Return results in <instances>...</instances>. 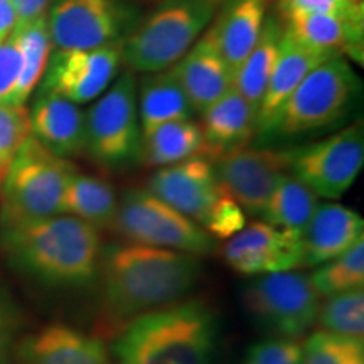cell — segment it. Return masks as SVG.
<instances>
[{
	"mask_svg": "<svg viewBox=\"0 0 364 364\" xmlns=\"http://www.w3.org/2000/svg\"><path fill=\"white\" fill-rule=\"evenodd\" d=\"M203 275L199 257L144 245H108L98 267L102 327L115 336L134 318L188 295Z\"/></svg>",
	"mask_w": 364,
	"mask_h": 364,
	"instance_id": "1",
	"label": "cell"
},
{
	"mask_svg": "<svg viewBox=\"0 0 364 364\" xmlns=\"http://www.w3.org/2000/svg\"><path fill=\"white\" fill-rule=\"evenodd\" d=\"M0 248L9 263L39 284L78 289L97 279L103 243L97 228L70 215L2 220Z\"/></svg>",
	"mask_w": 364,
	"mask_h": 364,
	"instance_id": "2",
	"label": "cell"
},
{
	"mask_svg": "<svg viewBox=\"0 0 364 364\" xmlns=\"http://www.w3.org/2000/svg\"><path fill=\"white\" fill-rule=\"evenodd\" d=\"M216 312L204 300H179L134 318L113 336V364H209L216 353Z\"/></svg>",
	"mask_w": 364,
	"mask_h": 364,
	"instance_id": "3",
	"label": "cell"
},
{
	"mask_svg": "<svg viewBox=\"0 0 364 364\" xmlns=\"http://www.w3.org/2000/svg\"><path fill=\"white\" fill-rule=\"evenodd\" d=\"M216 9L218 0H166L125 36L122 63L139 73L174 66L208 29Z\"/></svg>",
	"mask_w": 364,
	"mask_h": 364,
	"instance_id": "4",
	"label": "cell"
},
{
	"mask_svg": "<svg viewBox=\"0 0 364 364\" xmlns=\"http://www.w3.org/2000/svg\"><path fill=\"white\" fill-rule=\"evenodd\" d=\"M75 174L70 159L58 157L31 135L0 186V218L39 220L63 215L66 186Z\"/></svg>",
	"mask_w": 364,
	"mask_h": 364,
	"instance_id": "5",
	"label": "cell"
},
{
	"mask_svg": "<svg viewBox=\"0 0 364 364\" xmlns=\"http://www.w3.org/2000/svg\"><path fill=\"white\" fill-rule=\"evenodd\" d=\"M358 88L356 73L344 58L327 59L285 100L267 136L290 139L331 127L349 112Z\"/></svg>",
	"mask_w": 364,
	"mask_h": 364,
	"instance_id": "6",
	"label": "cell"
},
{
	"mask_svg": "<svg viewBox=\"0 0 364 364\" xmlns=\"http://www.w3.org/2000/svg\"><path fill=\"white\" fill-rule=\"evenodd\" d=\"M85 154L100 167L115 172L130 169L140 162L142 129L134 71L122 73L107 93L85 113Z\"/></svg>",
	"mask_w": 364,
	"mask_h": 364,
	"instance_id": "7",
	"label": "cell"
},
{
	"mask_svg": "<svg viewBox=\"0 0 364 364\" xmlns=\"http://www.w3.org/2000/svg\"><path fill=\"white\" fill-rule=\"evenodd\" d=\"M110 230L127 243L174 250L204 257L216 250V240L147 189L125 191Z\"/></svg>",
	"mask_w": 364,
	"mask_h": 364,
	"instance_id": "8",
	"label": "cell"
},
{
	"mask_svg": "<svg viewBox=\"0 0 364 364\" xmlns=\"http://www.w3.org/2000/svg\"><path fill=\"white\" fill-rule=\"evenodd\" d=\"M250 316L267 332L279 338H302L317 322L321 295L311 275L304 272L267 273L243 292Z\"/></svg>",
	"mask_w": 364,
	"mask_h": 364,
	"instance_id": "9",
	"label": "cell"
},
{
	"mask_svg": "<svg viewBox=\"0 0 364 364\" xmlns=\"http://www.w3.org/2000/svg\"><path fill=\"white\" fill-rule=\"evenodd\" d=\"M363 166L364 132L361 122H356L324 140L290 150L289 172L321 198L339 199L358 179Z\"/></svg>",
	"mask_w": 364,
	"mask_h": 364,
	"instance_id": "10",
	"label": "cell"
},
{
	"mask_svg": "<svg viewBox=\"0 0 364 364\" xmlns=\"http://www.w3.org/2000/svg\"><path fill=\"white\" fill-rule=\"evenodd\" d=\"M48 29L54 49L86 51L125 39L129 11L120 0H54Z\"/></svg>",
	"mask_w": 364,
	"mask_h": 364,
	"instance_id": "11",
	"label": "cell"
},
{
	"mask_svg": "<svg viewBox=\"0 0 364 364\" xmlns=\"http://www.w3.org/2000/svg\"><path fill=\"white\" fill-rule=\"evenodd\" d=\"M218 182L245 213L263 216L277 182L290 169V150L245 147L216 159Z\"/></svg>",
	"mask_w": 364,
	"mask_h": 364,
	"instance_id": "12",
	"label": "cell"
},
{
	"mask_svg": "<svg viewBox=\"0 0 364 364\" xmlns=\"http://www.w3.org/2000/svg\"><path fill=\"white\" fill-rule=\"evenodd\" d=\"M124 41L86 51H59L49 56L39 91L80 105L100 97L115 78Z\"/></svg>",
	"mask_w": 364,
	"mask_h": 364,
	"instance_id": "13",
	"label": "cell"
},
{
	"mask_svg": "<svg viewBox=\"0 0 364 364\" xmlns=\"http://www.w3.org/2000/svg\"><path fill=\"white\" fill-rule=\"evenodd\" d=\"M221 255L231 270L245 277L302 268L300 235L263 221L252 223L228 238Z\"/></svg>",
	"mask_w": 364,
	"mask_h": 364,
	"instance_id": "14",
	"label": "cell"
},
{
	"mask_svg": "<svg viewBox=\"0 0 364 364\" xmlns=\"http://www.w3.org/2000/svg\"><path fill=\"white\" fill-rule=\"evenodd\" d=\"M147 191L201 228L225 193L215 164L204 156L161 167L149 179Z\"/></svg>",
	"mask_w": 364,
	"mask_h": 364,
	"instance_id": "15",
	"label": "cell"
},
{
	"mask_svg": "<svg viewBox=\"0 0 364 364\" xmlns=\"http://www.w3.org/2000/svg\"><path fill=\"white\" fill-rule=\"evenodd\" d=\"M364 221L353 209L338 203L317 204L300 235L302 267H318L351 250L363 240Z\"/></svg>",
	"mask_w": 364,
	"mask_h": 364,
	"instance_id": "16",
	"label": "cell"
},
{
	"mask_svg": "<svg viewBox=\"0 0 364 364\" xmlns=\"http://www.w3.org/2000/svg\"><path fill=\"white\" fill-rule=\"evenodd\" d=\"M172 70L198 113L208 110L233 85V73L218 51L209 29L204 31Z\"/></svg>",
	"mask_w": 364,
	"mask_h": 364,
	"instance_id": "17",
	"label": "cell"
},
{
	"mask_svg": "<svg viewBox=\"0 0 364 364\" xmlns=\"http://www.w3.org/2000/svg\"><path fill=\"white\" fill-rule=\"evenodd\" d=\"M31 135L58 157L75 159L85 154V113L76 103L39 91L29 112Z\"/></svg>",
	"mask_w": 364,
	"mask_h": 364,
	"instance_id": "18",
	"label": "cell"
},
{
	"mask_svg": "<svg viewBox=\"0 0 364 364\" xmlns=\"http://www.w3.org/2000/svg\"><path fill=\"white\" fill-rule=\"evenodd\" d=\"M279 14L284 31L302 44L332 58H343L346 54L363 63L364 24L295 7H279Z\"/></svg>",
	"mask_w": 364,
	"mask_h": 364,
	"instance_id": "19",
	"label": "cell"
},
{
	"mask_svg": "<svg viewBox=\"0 0 364 364\" xmlns=\"http://www.w3.org/2000/svg\"><path fill=\"white\" fill-rule=\"evenodd\" d=\"M327 59H332V56L309 48V46L295 39L292 34L284 31L280 39L279 58L273 66L272 76L268 80L265 93H263L257 112L258 136H267L273 118L279 113L285 100L294 93L300 81L306 78L314 68L322 65Z\"/></svg>",
	"mask_w": 364,
	"mask_h": 364,
	"instance_id": "20",
	"label": "cell"
},
{
	"mask_svg": "<svg viewBox=\"0 0 364 364\" xmlns=\"http://www.w3.org/2000/svg\"><path fill=\"white\" fill-rule=\"evenodd\" d=\"M21 358L24 364H113L102 338L65 324L46 326L27 338Z\"/></svg>",
	"mask_w": 364,
	"mask_h": 364,
	"instance_id": "21",
	"label": "cell"
},
{
	"mask_svg": "<svg viewBox=\"0 0 364 364\" xmlns=\"http://www.w3.org/2000/svg\"><path fill=\"white\" fill-rule=\"evenodd\" d=\"M201 115L204 157L213 162L226 152L248 145L257 135V113L235 85Z\"/></svg>",
	"mask_w": 364,
	"mask_h": 364,
	"instance_id": "22",
	"label": "cell"
},
{
	"mask_svg": "<svg viewBox=\"0 0 364 364\" xmlns=\"http://www.w3.org/2000/svg\"><path fill=\"white\" fill-rule=\"evenodd\" d=\"M265 19L267 0H230L209 27L233 78L260 38Z\"/></svg>",
	"mask_w": 364,
	"mask_h": 364,
	"instance_id": "23",
	"label": "cell"
},
{
	"mask_svg": "<svg viewBox=\"0 0 364 364\" xmlns=\"http://www.w3.org/2000/svg\"><path fill=\"white\" fill-rule=\"evenodd\" d=\"M136 108L142 136L169 122L193 120L196 113L172 66L142 81L136 88Z\"/></svg>",
	"mask_w": 364,
	"mask_h": 364,
	"instance_id": "24",
	"label": "cell"
},
{
	"mask_svg": "<svg viewBox=\"0 0 364 364\" xmlns=\"http://www.w3.org/2000/svg\"><path fill=\"white\" fill-rule=\"evenodd\" d=\"M196 156H204V136L194 120L169 122L142 136L140 164L145 167H167Z\"/></svg>",
	"mask_w": 364,
	"mask_h": 364,
	"instance_id": "25",
	"label": "cell"
},
{
	"mask_svg": "<svg viewBox=\"0 0 364 364\" xmlns=\"http://www.w3.org/2000/svg\"><path fill=\"white\" fill-rule=\"evenodd\" d=\"M117 206V193L110 182L78 172L68 182L63 198V215L78 218L98 231L110 230Z\"/></svg>",
	"mask_w": 364,
	"mask_h": 364,
	"instance_id": "26",
	"label": "cell"
},
{
	"mask_svg": "<svg viewBox=\"0 0 364 364\" xmlns=\"http://www.w3.org/2000/svg\"><path fill=\"white\" fill-rule=\"evenodd\" d=\"M282 34H284V27L277 21V17H267L257 44L240 66V70L235 73V88L247 100L255 113L258 112L273 66L279 58Z\"/></svg>",
	"mask_w": 364,
	"mask_h": 364,
	"instance_id": "27",
	"label": "cell"
},
{
	"mask_svg": "<svg viewBox=\"0 0 364 364\" xmlns=\"http://www.w3.org/2000/svg\"><path fill=\"white\" fill-rule=\"evenodd\" d=\"M318 196L290 172L277 182L268 199L263 218L268 225L302 235L317 208Z\"/></svg>",
	"mask_w": 364,
	"mask_h": 364,
	"instance_id": "28",
	"label": "cell"
},
{
	"mask_svg": "<svg viewBox=\"0 0 364 364\" xmlns=\"http://www.w3.org/2000/svg\"><path fill=\"white\" fill-rule=\"evenodd\" d=\"M12 36L17 41L22 58L19 81H17L16 95H14V107H24L27 98L43 80L49 56H51L53 43L48 29V19L41 17L31 24L14 29Z\"/></svg>",
	"mask_w": 364,
	"mask_h": 364,
	"instance_id": "29",
	"label": "cell"
},
{
	"mask_svg": "<svg viewBox=\"0 0 364 364\" xmlns=\"http://www.w3.org/2000/svg\"><path fill=\"white\" fill-rule=\"evenodd\" d=\"M317 322L331 334L364 341V294L363 289L329 295L318 304Z\"/></svg>",
	"mask_w": 364,
	"mask_h": 364,
	"instance_id": "30",
	"label": "cell"
},
{
	"mask_svg": "<svg viewBox=\"0 0 364 364\" xmlns=\"http://www.w3.org/2000/svg\"><path fill=\"white\" fill-rule=\"evenodd\" d=\"M318 295H334L353 289H363L364 284V241H358L348 252L322 263L311 275Z\"/></svg>",
	"mask_w": 364,
	"mask_h": 364,
	"instance_id": "31",
	"label": "cell"
},
{
	"mask_svg": "<svg viewBox=\"0 0 364 364\" xmlns=\"http://www.w3.org/2000/svg\"><path fill=\"white\" fill-rule=\"evenodd\" d=\"M364 341L316 331L304 343L302 364H364Z\"/></svg>",
	"mask_w": 364,
	"mask_h": 364,
	"instance_id": "32",
	"label": "cell"
},
{
	"mask_svg": "<svg viewBox=\"0 0 364 364\" xmlns=\"http://www.w3.org/2000/svg\"><path fill=\"white\" fill-rule=\"evenodd\" d=\"M31 136V118L26 107L0 105V186L22 144Z\"/></svg>",
	"mask_w": 364,
	"mask_h": 364,
	"instance_id": "33",
	"label": "cell"
},
{
	"mask_svg": "<svg viewBox=\"0 0 364 364\" xmlns=\"http://www.w3.org/2000/svg\"><path fill=\"white\" fill-rule=\"evenodd\" d=\"M304 343L299 338L262 339L248 348L243 364H302Z\"/></svg>",
	"mask_w": 364,
	"mask_h": 364,
	"instance_id": "34",
	"label": "cell"
},
{
	"mask_svg": "<svg viewBox=\"0 0 364 364\" xmlns=\"http://www.w3.org/2000/svg\"><path fill=\"white\" fill-rule=\"evenodd\" d=\"M247 226V215L230 194L223 193L204 223V230L215 240H228Z\"/></svg>",
	"mask_w": 364,
	"mask_h": 364,
	"instance_id": "35",
	"label": "cell"
},
{
	"mask_svg": "<svg viewBox=\"0 0 364 364\" xmlns=\"http://www.w3.org/2000/svg\"><path fill=\"white\" fill-rule=\"evenodd\" d=\"M279 7H295L314 14H327L339 19L364 24V2L353 0H279Z\"/></svg>",
	"mask_w": 364,
	"mask_h": 364,
	"instance_id": "36",
	"label": "cell"
},
{
	"mask_svg": "<svg viewBox=\"0 0 364 364\" xmlns=\"http://www.w3.org/2000/svg\"><path fill=\"white\" fill-rule=\"evenodd\" d=\"M22 58L17 41L9 36L6 43L0 44V105L14 107L17 81H19Z\"/></svg>",
	"mask_w": 364,
	"mask_h": 364,
	"instance_id": "37",
	"label": "cell"
},
{
	"mask_svg": "<svg viewBox=\"0 0 364 364\" xmlns=\"http://www.w3.org/2000/svg\"><path fill=\"white\" fill-rule=\"evenodd\" d=\"M16 327V312L12 311L6 299L0 297V364H11Z\"/></svg>",
	"mask_w": 364,
	"mask_h": 364,
	"instance_id": "38",
	"label": "cell"
},
{
	"mask_svg": "<svg viewBox=\"0 0 364 364\" xmlns=\"http://www.w3.org/2000/svg\"><path fill=\"white\" fill-rule=\"evenodd\" d=\"M9 2L16 12V27L14 29H19V27L41 19V17H46V11H48L51 0H9Z\"/></svg>",
	"mask_w": 364,
	"mask_h": 364,
	"instance_id": "39",
	"label": "cell"
},
{
	"mask_svg": "<svg viewBox=\"0 0 364 364\" xmlns=\"http://www.w3.org/2000/svg\"><path fill=\"white\" fill-rule=\"evenodd\" d=\"M16 27V12L9 0H0V44L6 43Z\"/></svg>",
	"mask_w": 364,
	"mask_h": 364,
	"instance_id": "40",
	"label": "cell"
},
{
	"mask_svg": "<svg viewBox=\"0 0 364 364\" xmlns=\"http://www.w3.org/2000/svg\"><path fill=\"white\" fill-rule=\"evenodd\" d=\"M353 2H363V0H353Z\"/></svg>",
	"mask_w": 364,
	"mask_h": 364,
	"instance_id": "41",
	"label": "cell"
}]
</instances>
